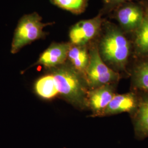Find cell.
Here are the masks:
<instances>
[{
  "label": "cell",
  "instance_id": "obj_9",
  "mask_svg": "<svg viewBox=\"0 0 148 148\" xmlns=\"http://www.w3.org/2000/svg\"><path fill=\"white\" fill-rule=\"evenodd\" d=\"M112 90L106 86L100 87L90 94V106L95 111H103L114 97Z\"/></svg>",
  "mask_w": 148,
  "mask_h": 148
},
{
  "label": "cell",
  "instance_id": "obj_8",
  "mask_svg": "<svg viewBox=\"0 0 148 148\" xmlns=\"http://www.w3.org/2000/svg\"><path fill=\"white\" fill-rule=\"evenodd\" d=\"M137 106V101L133 94L115 95L103 113L105 115H110L129 112L133 110Z\"/></svg>",
  "mask_w": 148,
  "mask_h": 148
},
{
  "label": "cell",
  "instance_id": "obj_2",
  "mask_svg": "<svg viewBox=\"0 0 148 148\" xmlns=\"http://www.w3.org/2000/svg\"><path fill=\"white\" fill-rule=\"evenodd\" d=\"M49 24L42 22V18L37 13L23 16L16 27L11 46V52L17 53L28 44L46 35L43 29Z\"/></svg>",
  "mask_w": 148,
  "mask_h": 148
},
{
  "label": "cell",
  "instance_id": "obj_16",
  "mask_svg": "<svg viewBox=\"0 0 148 148\" xmlns=\"http://www.w3.org/2000/svg\"><path fill=\"white\" fill-rule=\"evenodd\" d=\"M106 2L110 3L111 4H116V3H120L122 2H125L126 1H128L130 0H106Z\"/></svg>",
  "mask_w": 148,
  "mask_h": 148
},
{
  "label": "cell",
  "instance_id": "obj_4",
  "mask_svg": "<svg viewBox=\"0 0 148 148\" xmlns=\"http://www.w3.org/2000/svg\"><path fill=\"white\" fill-rule=\"evenodd\" d=\"M85 73L90 85L94 87L106 86L119 77V74L106 65L97 48L90 51V62Z\"/></svg>",
  "mask_w": 148,
  "mask_h": 148
},
{
  "label": "cell",
  "instance_id": "obj_15",
  "mask_svg": "<svg viewBox=\"0 0 148 148\" xmlns=\"http://www.w3.org/2000/svg\"><path fill=\"white\" fill-rule=\"evenodd\" d=\"M54 5L74 14H79L85 11L88 0H52Z\"/></svg>",
  "mask_w": 148,
  "mask_h": 148
},
{
  "label": "cell",
  "instance_id": "obj_10",
  "mask_svg": "<svg viewBox=\"0 0 148 148\" xmlns=\"http://www.w3.org/2000/svg\"><path fill=\"white\" fill-rule=\"evenodd\" d=\"M68 58L73 68L80 72H86L90 62V53L84 46L71 45Z\"/></svg>",
  "mask_w": 148,
  "mask_h": 148
},
{
  "label": "cell",
  "instance_id": "obj_6",
  "mask_svg": "<svg viewBox=\"0 0 148 148\" xmlns=\"http://www.w3.org/2000/svg\"><path fill=\"white\" fill-rule=\"evenodd\" d=\"M144 13L139 5L129 3L117 10L116 19L124 30L135 32L143 21Z\"/></svg>",
  "mask_w": 148,
  "mask_h": 148
},
{
  "label": "cell",
  "instance_id": "obj_11",
  "mask_svg": "<svg viewBox=\"0 0 148 148\" xmlns=\"http://www.w3.org/2000/svg\"><path fill=\"white\" fill-rule=\"evenodd\" d=\"M134 33L136 53L142 57L148 58V8L144 13L142 24Z\"/></svg>",
  "mask_w": 148,
  "mask_h": 148
},
{
  "label": "cell",
  "instance_id": "obj_12",
  "mask_svg": "<svg viewBox=\"0 0 148 148\" xmlns=\"http://www.w3.org/2000/svg\"><path fill=\"white\" fill-rule=\"evenodd\" d=\"M35 89L38 95L46 99L53 98L59 94L52 74L43 76L38 79L35 85Z\"/></svg>",
  "mask_w": 148,
  "mask_h": 148
},
{
  "label": "cell",
  "instance_id": "obj_13",
  "mask_svg": "<svg viewBox=\"0 0 148 148\" xmlns=\"http://www.w3.org/2000/svg\"><path fill=\"white\" fill-rule=\"evenodd\" d=\"M135 129L138 137H148V97L144 98L138 104Z\"/></svg>",
  "mask_w": 148,
  "mask_h": 148
},
{
  "label": "cell",
  "instance_id": "obj_14",
  "mask_svg": "<svg viewBox=\"0 0 148 148\" xmlns=\"http://www.w3.org/2000/svg\"><path fill=\"white\" fill-rule=\"evenodd\" d=\"M133 79L138 88L148 93V60L139 64L133 73Z\"/></svg>",
  "mask_w": 148,
  "mask_h": 148
},
{
  "label": "cell",
  "instance_id": "obj_1",
  "mask_svg": "<svg viewBox=\"0 0 148 148\" xmlns=\"http://www.w3.org/2000/svg\"><path fill=\"white\" fill-rule=\"evenodd\" d=\"M101 38L99 53L108 63L117 68H123L130 54V43L117 27L108 25Z\"/></svg>",
  "mask_w": 148,
  "mask_h": 148
},
{
  "label": "cell",
  "instance_id": "obj_5",
  "mask_svg": "<svg viewBox=\"0 0 148 148\" xmlns=\"http://www.w3.org/2000/svg\"><path fill=\"white\" fill-rule=\"evenodd\" d=\"M102 19L101 16L81 21L71 27L69 38L72 45L85 46L94 38L101 30Z\"/></svg>",
  "mask_w": 148,
  "mask_h": 148
},
{
  "label": "cell",
  "instance_id": "obj_3",
  "mask_svg": "<svg viewBox=\"0 0 148 148\" xmlns=\"http://www.w3.org/2000/svg\"><path fill=\"white\" fill-rule=\"evenodd\" d=\"M74 68L63 66L52 73L59 94L67 100L76 104L81 103L84 99V89L79 75Z\"/></svg>",
  "mask_w": 148,
  "mask_h": 148
},
{
  "label": "cell",
  "instance_id": "obj_7",
  "mask_svg": "<svg viewBox=\"0 0 148 148\" xmlns=\"http://www.w3.org/2000/svg\"><path fill=\"white\" fill-rule=\"evenodd\" d=\"M71 44L57 43L52 44L40 56L36 64L42 65L48 68H53L64 63Z\"/></svg>",
  "mask_w": 148,
  "mask_h": 148
}]
</instances>
